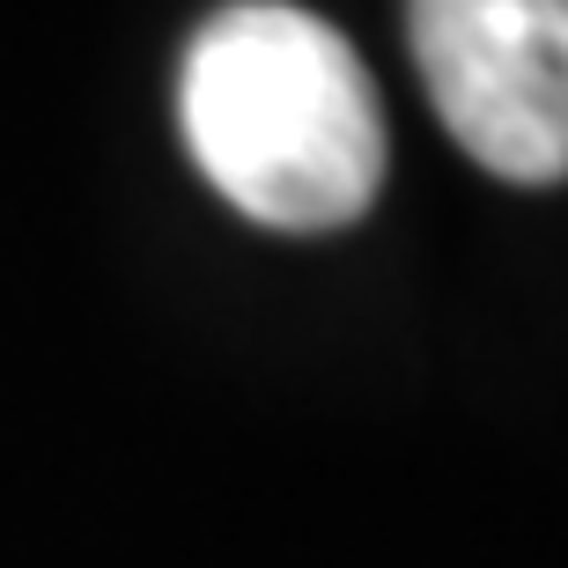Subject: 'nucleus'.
I'll list each match as a JSON object with an SVG mask.
<instances>
[{"instance_id":"nucleus-1","label":"nucleus","mask_w":568,"mask_h":568,"mask_svg":"<svg viewBox=\"0 0 568 568\" xmlns=\"http://www.w3.org/2000/svg\"><path fill=\"white\" fill-rule=\"evenodd\" d=\"M178 133L258 230H347L384 192V104L347 38L288 0H230L185 44Z\"/></svg>"},{"instance_id":"nucleus-2","label":"nucleus","mask_w":568,"mask_h":568,"mask_svg":"<svg viewBox=\"0 0 568 568\" xmlns=\"http://www.w3.org/2000/svg\"><path fill=\"white\" fill-rule=\"evenodd\" d=\"M450 141L503 185H568V0H406Z\"/></svg>"}]
</instances>
